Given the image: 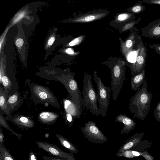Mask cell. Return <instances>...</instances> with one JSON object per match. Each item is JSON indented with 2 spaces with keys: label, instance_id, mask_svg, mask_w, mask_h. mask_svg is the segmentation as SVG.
Wrapping results in <instances>:
<instances>
[{
  "label": "cell",
  "instance_id": "cell-25",
  "mask_svg": "<svg viewBox=\"0 0 160 160\" xmlns=\"http://www.w3.org/2000/svg\"><path fill=\"white\" fill-rule=\"evenodd\" d=\"M149 47L150 49H153L160 56V44L149 45Z\"/></svg>",
  "mask_w": 160,
  "mask_h": 160
},
{
  "label": "cell",
  "instance_id": "cell-6",
  "mask_svg": "<svg viewBox=\"0 0 160 160\" xmlns=\"http://www.w3.org/2000/svg\"><path fill=\"white\" fill-rule=\"evenodd\" d=\"M36 143L39 148L55 157L68 160H75L72 154L63 151L56 145L44 141H37Z\"/></svg>",
  "mask_w": 160,
  "mask_h": 160
},
{
  "label": "cell",
  "instance_id": "cell-23",
  "mask_svg": "<svg viewBox=\"0 0 160 160\" xmlns=\"http://www.w3.org/2000/svg\"><path fill=\"white\" fill-rule=\"evenodd\" d=\"M65 119L66 123L70 127H72L75 119L74 117L71 114L65 112Z\"/></svg>",
  "mask_w": 160,
  "mask_h": 160
},
{
  "label": "cell",
  "instance_id": "cell-31",
  "mask_svg": "<svg viewBox=\"0 0 160 160\" xmlns=\"http://www.w3.org/2000/svg\"><path fill=\"white\" fill-rule=\"evenodd\" d=\"M55 38L54 37H51L48 41V44L49 45H52L55 41Z\"/></svg>",
  "mask_w": 160,
  "mask_h": 160
},
{
  "label": "cell",
  "instance_id": "cell-33",
  "mask_svg": "<svg viewBox=\"0 0 160 160\" xmlns=\"http://www.w3.org/2000/svg\"><path fill=\"white\" fill-rule=\"evenodd\" d=\"M67 53L70 54H72L74 53V52L70 48H68L66 51Z\"/></svg>",
  "mask_w": 160,
  "mask_h": 160
},
{
  "label": "cell",
  "instance_id": "cell-9",
  "mask_svg": "<svg viewBox=\"0 0 160 160\" xmlns=\"http://www.w3.org/2000/svg\"><path fill=\"white\" fill-rule=\"evenodd\" d=\"M66 112L71 114L75 119L80 118L82 113V106L76 103L69 95L68 98L63 100Z\"/></svg>",
  "mask_w": 160,
  "mask_h": 160
},
{
  "label": "cell",
  "instance_id": "cell-7",
  "mask_svg": "<svg viewBox=\"0 0 160 160\" xmlns=\"http://www.w3.org/2000/svg\"><path fill=\"white\" fill-rule=\"evenodd\" d=\"M142 36L149 38H160V18L149 23L140 28Z\"/></svg>",
  "mask_w": 160,
  "mask_h": 160
},
{
  "label": "cell",
  "instance_id": "cell-13",
  "mask_svg": "<svg viewBox=\"0 0 160 160\" xmlns=\"http://www.w3.org/2000/svg\"><path fill=\"white\" fill-rule=\"evenodd\" d=\"M58 117L56 113L51 112L45 111L39 114L38 118L42 123L50 125L54 123Z\"/></svg>",
  "mask_w": 160,
  "mask_h": 160
},
{
  "label": "cell",
  "instance_id": "cell-11",
  "mask_svg": "<svg viewBox=\"0 0 160 160\" xmlns=\"http://www.w3.org/2000/svg\"><path fill=\"white\" fill-rule=\"evenodd\" d=\"M7 102L11 113L19 108L23 102V99L21 98L20 93L18 91L10 95L7 99Z\"/></svg>",
  "mask_w": 160,
  "mask_h": 160
},
{
  "label": "cell",
  "instance_id": "cell-4",
  "mask_svg": "<svg viewBox=\"0 0 160 160\" xmlns=\"http://www.w3.org/2000/svg\"><path fill=\"white\" fill-rule=\"evenodd\" d=\"M32 96L40 103L45 102L54 107L60 108V106L56 97L47 87L36 84L30 85Z\"/></svg>",
  "mask_w": 160,
  "mask_h": 160
},
{
  "label": "cell",
  "instance_id": "cell-14",
  "mask_svg": "<svg viewBox=\"0 0 160 160\" xmlns=\"http://www.w3.org/2000/svg\"><path fill=\"white\" fill-rule=\"evenodd\" d=\"M115 122H122L123 123L124 127L121 131V133L126 132L130 130L133 125V122L127 116L123 114H119L116 118Z\"/></svg>",
  "mask_w": 160,
  "mask_h": 160
},
{
  "label": "cell",
  "instance_id": "cell-8",
  "mask_svg": "<svg viewBox=\"0 0 160 160\" xmlns=\"http://www.w3.org/2000/svg\"><path fill=\"white\" fill-rule=\"evenodd\" d=\"M147 48L143 42L138 50L136 59L132 66V70L133 72H139L142 71L145 65L147 57Z\"/></svg>",
  "mask_w": 160,
  "mask_h": 160
},
{
  "label": "cell",
  "instance_id": "cell-3",
  "mask_svg": "<svg viewBox=\"0 0 160 160\" xmlns=\"http://www.w3.org/2000/svg\"><path fill=\"white\" fill-rule=\"evenodd\" d=\"M59 79L65 86L74 101L83 106V98L78 83L75 79L74 74L73 73L65 74L59 78Z\"/></svg>",
  "mask_w": 160,
  "mask_h": 160
},
{
  "label": "cell",
  "instance_id": "cell-15",
  "mask_svg": "<svg viewBox=\"0 0 160 160\" xmlns=\"http://www.w3.org/2000/svg\"><path fill=\"white\" fill-rule=\"evenodd\" d=\"M55 135L60 143L71 152L75 154L78 153V150L76 147L68 139L58 134L55 133Z\"/></svg>",
  "mask_w": 160,
  "mask_h": 160
},
{
  "label": "cell",
  "instance_id": "cell-18",
  "mask_svg": "<svg viewBox=\"0 0 160 160\" xmlns=\"http://www.w3.org/2000/svg\"><path fill=\"white\" fill-rule=\"evenodd\" d=\"M138 2L139 3H137L129 8L128 11L134 14L140 13L143 12L145 10V7L140 1Z\"/></svg>",
  "mask_w": 160,
  "mask_h": 160
},
{
  "label": "cell",
  "instance_id": "cell-34",
  "mask_svg": "<svg viewBox=\"0 0 160 160\" xmlns=\"http://www.w3.org/2000/svg\"><path fill=\"white\" fill-rule=\"evenodd\" d=\"M132 153L133 155L136 156H139L140 155L139 153L136 151H132Z\"/></svg>",
  "mask_w": 160,
  "mask_h": 160
},
{
  "label": "cell",
  "instance_id": "cell-12",
  "mask_svg": "<svg viewBox=\"0 0 160 160\" xmlns=\"http://www.w3.org/2000/svg\"><path fill=\"white\" fill-rule=\"evenodd\" d=\"M106 12H96L88 13L78 17L73 22H86L97 20L106 15Z\"/></svg>",
  "mask_w": 160,
  "mask_h": 160
},
{
  "label": "cell",
  "instance_id": "cell-5",
  "mask_svg": "<svg viewBox=\"0 0 160 160\" xmlns=\"http://www.w3.org/2000/svg\"><path fill=\"white\" fill-rule=\"evenodd\" d=\"M84 137L90 142L97 143H103L108 139L105 135L92 121L85 123V126L81 128Z\"/></svg>",
  "mask_w": 160,
  "mask_h": 160
},
{
  "label": "cell",
  "instance_id": "cell-32",
  "mask_svg": "<svg viewBox=\"0 0 160 160\" xmlns=\"http://www.w3.org/2000/svg\"><path fill=\"white\" fill-rule=\"evenodd\" d=\"M2 131V130L1 129L0 132V143L3 144L4 136Z\"/></svg>",
  "mask_w": 160,
  "mask_h": 160
},
{
  "label": "cell",
  "instance_id": "cell-16",
  "mask_svg": "<svg viewBox=\"0 0 160 160\" xmlns=\"http://www.w3.org/2000/svg\"><path fill=\"white\" fill-rule=\"evenodd\" d=\"M0 108L1 111L7 115L10 114V110L9 109L7 99L8 95H7L3 89L0 87Z\"/></svg>",
  "mask_w": 160,
  "mask_h": 160
},
{
  "label": "cell",
  "instance_id": "cell-28",
  "mask_svg": "<svg viewBox=\"0 0 160 160\" xmlns=\"http://www.w3.org/2000/svg\"><path fill=\"white\" fill-rule=\"evenodd\" d=\"M29 160H38L36 153L32 151H31L29 153L28 156Z\"/></svg>",
  "mask_w": 160,
  "mask_h": 160
},
{
  "label": "cell",
  "instance_id": "cell-26",
  "mask_svg": "<svg viewBox=\"0 0 160 160\" xmlns=\"http://www.w3.org/2000/svg\"><path fill=\"white\" fill-rule=\"evenodd\" d=\"M140 1L148 4L160 5V0H144Z\"/></svg>",
  "mask_w": 160,
  "mask_h": 160
},
{
  "label": "cell",
  "instance_id": "cell-21",
  "mask_svg": "<svg viewBox=\"0 0 160 160\" xmlns=\"http://www.w3.org/2000/svg\"><path fill=\"white\" fill-rule=\"evenodd\" d=\"M141 20V18L140 17L137 20L128 22L123 26L122 31L124 32L134 28L135 26L140 22Z\"/></svg>",
  "mask_w": 160,
  "mask_h": 160
},
{
  "label": "cell",
  "instance_id": "cell-2",
  "mask_svg": "<svg viewBox=\"0 0 160 160\" xmlns=\"http://www.w3.org/2000/svg\"><path fill=\"white\" fill-rule=\"evenodd\" d=\"M93 75L97 86V102L101 111L100 115L104 117L109 107L111 89L110 87H107L104 84L96 73H94Z\"/></svg>",
  "mask_w": 160,
  "mask_h": 160
},
{
  "label": "cell",
  "instance_id": "cell-1",
  "mask_svg": "<svg viewBox=\"0 0 160 160\" xmlns=\"http://www.w3.org/2000/svg\"><path fill=\"white\" fill-rule=\"evenodd\" d=\"M82 95L83 106L87 110H89L91 114L95 116L101 115V111L97 105V94L92 83L91 76L88 74L85 75Z\"/></svg>",
  "mask_w": 160,
  "mask_h": 160
},
{
  "label": "cell",
  "instance_id": "cell-35",
  "mask_svg": "<svg viewBox=\"0 0 160 160\" xmlns=\"http://www.w3.org/2000/svg\"><path fill=\"white\" fill-rule=\"evenodd\" d=\"M0 160H3L2 156L0 155Z\"/></svg>",
  "mask_w": 160,
  "mask_h": 160
},
{
  "label": "cell",
  "instance_id": "cell-10",
  "mask_svg": "<svg viewBox=\"0 0 160 160\" xmlns=\"http://www.w3.org/2000/svg\"><path fill=\"white\" fill-rule=\"evenodd\" d=\"M11 121L14 124L22 129H28L35 126V123L32 119L19 115L14 116Z\"/></svg>",
  "mask_w": 160,
  "mask_h": 160
},
{
  "label": "cell",
  "instance_id": "cell-17",
  "mask_svg": "<svg viewBox=\"0 0 160 160\" xmlns=\"http://www.w3.org/2000/svg\"><path fill=\"white\" fill-rule=\"evenodd\" d=\"M0 155L3 160H15L10 151L6 148L3 144L1 143H0Z\"/></svg>",
  "mask_w": 160,
  "mask_h": 160
},
{
  "label": "cell",
  "instance_id": "cell-24",
  "mask_svg": "<svg viewBox=\"0 0 160 160\" xmlns=\"http://www.w3.org/2000/svg\"><path fill=\"white\" fill-rule=\"evenodd\" d=\"M83 37L84 36L82 35L75 38L69 42V46H73L79 44L82 40Z\"/></svg>",
  "mask_w": 160,
  "mask_h": 160
},
{
  "label": "cell",
  "instance_id": "cell-20",
  "mask_svg": "<svg viewBox=\"0 0 160 160\" xmlns=\"http://www.w3.org/2000/svg\"><path fill=\"white\" fill-rule=\"evenodd\" d=\"M0 126H2L6 129L9 130L12 133L15 135L17 136L18 139L20 140L21 138V136H22V135L21 134H18L16 133L15 132H14L9 126L8 125L7 123L6 122V121L4 119V118L3 117H2L1 116V114L0 115Z\"/></svg>",
  "mask_w": 160,
  "mask_h": 160
},
{
  "label": "cell",
  "instance_id": "cell-27",
  "mask_svg": "<svg viewBox=\"0 0 160 160\" xmlns=\"http://www.w3.org/2000/svg\"><path fill=\"white\" fill-rule=\"evenodd\" d=\"M42 157L43 160H68L59 158L56 157H52L46 155L43 156Z\"/></svg>",
  "mask_w": 160,
  "mask_h": 160
},
{
  "label": "cell",
  "instance_id": "cell-19",
  "mask_svg": "<svg viewBox=\"0 0 160 160\" xmlns=\"http://www.w3.org/2000/svg\"><path fill=\"white\" fill-rule=\"evenodd\" d=\"M2 81L3 86L4 87L5 90L4 92L6 93L8 95V91L11 89L12 83V82L10 79L6 75H3L2 76L1 82Z\"/></svg>",
  "mask_w": 160,
  "mask_h": 160
},
{
  "label": "cell",
  "instance_id": "cell-29",
  "mask_svg": "<svg viewBox=\"0 0 160 160\" xmlns=\"http://www.w3.org/2000/svg\"><path fill=\"white\" fill-rule=\"evenodd\" d=\"M148 98L147 95L144 94H142L141 97V101L142 103H146L148 101Z\"/></svg>",
  "mask_w": 160,
  "mask_h": 160
},
{
  "label": "cell",
  "instance_id": "cell-30",
  "mask_svg": "<svg viewBox=\"0 0 160 160\" xmlns=\"http://www.w3.org/2000/svg\"><path fill=\"white\" fill-rule=\"evenodd\" d=\"M23 43V40L22 38H19L16 41L15 44L17 46L19 47L22 46Z\"/></svg>",
  "mask_w": 160,
  "mask_h": 160
},
{
  "label": "cell",
  "instance_id": "cell-22",
  "mask_svg": "<svg viewBox=\"0 0 160 160\" xmlns=\"http://www.w3.org/2000/svg\"><path fill=\"white\" fill-rule=\"evenodd\" d=\"M144 70L142 72L139 74L137 75L134 77L132 79L131 86L132 89H134L136 84L138 83L143 79V75L144 73Z\"/></svg>",
  "mask_w": 160,
  "mask_h": 160
}]
</instances>
